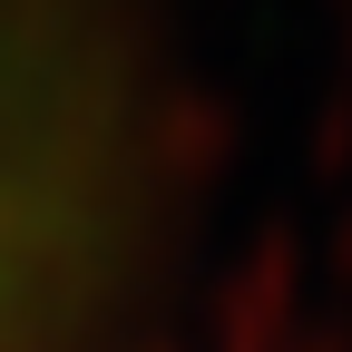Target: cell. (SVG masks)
Here are the masks:
<instances>
[{
	"mask_svg": "<svg viewBox=\"0 0 352 352\" xmlns=\"http://www.w3.org/2000/svg\"><path fill=\"white\" fill-rule=\"evenodd\" d=\"M69 196V127H59V69L39 50V10L0 0V323L30 294Z\"/></svg>",
	"mask_w": 352,
	"mask_h": 352,
	"instance_id": "cell-1",
	"label": "cell"
}]
</instances>
